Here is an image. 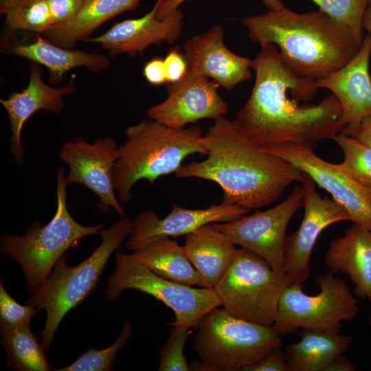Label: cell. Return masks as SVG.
I'll return each mask as SVG.
<instances>
[{
  "label": "cell",
  "mask_w": 371,
  "mask_h": 371,
  "mask_svg": "<svg viewBox=\"0 0 371 371\" xmlns=\"http://www.w3.org/2000/svg\"><path fill=\"white\" fill-rule=\"evenodd\" d=\"M186 1L187 0H162L157 9L156 17L164 18L171 12L179 8V6ZM262 2L269 10H278L284 7L280 0H262Z\"/></svg>",
  "instance_id": "74e56055"
},
{
  "label": "cell",
  "mask_w": 371,
  "mask_h": 371,
  "mask_svg": "<svg viewBox=\"0 0 371 371\" xmlns=\"http://www.w3.org/2000/svg\"><path fill=\"white\" fill-rule=\"evenodd\" d=\"M143 75L153 85L159 86L167 82L164 59L157 56L148 61L144 67Z\"/></svg>",
  "instance_id": "8d00e7d4"
},
{
  "label": "cell",
  "mask_w": 371,
  "mask_h": 371,
  "mask_svg": "<svg viewBox=\"0 0 371 371\" xmlns=\"http://www.w3.org/2000/svg\"><path fill=\"white\" fill-rule=\"evenodd\" d=\"M38 311L27 304L18 303L0 282V324L17 327L30 326L32 318Z\"/></svg>",
  "instance_id": "d6a6232c"
},
{
  "label": "cell",
  "mask_w": 371,
  "mask_h": 371,
  "mask_svg": "<svg viewBox=\"0 0 371 371\" xmlns=\"http://www.w3.org/2000/svg\"><path fill=\"white\" fill-rule=\"evenodd\" d=\"M185 253L201 278V287L214 288L235 256L236 245L214 223L185 236Z\"/></svg>",
  "instance_id": "7402d4cb"
},
{
  "label": "cell",
  "mask_w": 371,
  "mask_h": 371,
  "mask_svg": "<svg viewBox=\"0 0 371 371\" xmlns=\"http://www.w3.org/2000/svg\"><path fill=\"white\" fill-rule=\"evenodd\" d=\"M127 137L119 147L113 186L122 204L130 202L133 186L139 180L150 183L160 177L176 172L189 155H206L202 128L198 126L173 128L157 121L144 120L129 126Z\"/></svg>",
  "instance_id": "277c9868"
},
{
  "label": "cell",
  "mask_w": 371,
  "mask_h": 371,
  "mask_svg": "<svg viewBox=\"0 0 371 371\" xmlns=\"http://www.w3.org/2000/svg\"><path fill=\"white\" fill-rule=\"evenodd\" d=\"M249 210L239 205L221 203L204 209H187L172 204L170 212L160 218L155 211L145 210L133 221L126 248L135 251L161 238L186 236L208 223L237 220Z\"/></svg>",
  "instance_id": "2e32d148"
},
{
  "label": "cell",
  "mask_w": 371,
  "mask_h": 371,
  "mask_svg": "<svg viewBox=\"0 0 371 371\" xmlns=\"http://www.w3.org/2000/svg\"><path fill=\"white\" fill-rule=\"evenodd\" d=\"M133 221L122 217L100 232L101 243L80 264L71 267L62 256L43 286L29 297L27 304L46 313V322L41 333L45 351L65 315L81 303L95 289L111 255L123 244L132 231Z\"/></svg>",
  "instance_id": "5b68a950"
},
{
  "label": "cell",
  "mask_w": 371,
  "mask_h": 371,
  "mask_svg": "<svg viewBox=\"0 0 371 371\" xmlns=\"http://www.w3.org/2000/svg\"><path fill=\"white\" fill-rule=\"evenodd\" d=\"M371 37L366 34L354 57L344 67L317 80L318 87L328 89L341 107L340 124L358 125L371 115L370 59Z\"/></svg>",
  "instance_id": "d6986e66"
},
{
  "label": "cell",
  "mask_w": 371,
  "mask_h": 371,
  "mask_svg": "<svg viewBox=\"0 0 371 371\" xmlns=\"http://www.w3.org/2000/svg\"><path fill=\"white\" fill-rule=\"evenodd\" d=\"M1 344L7 354L8 365L18 371L55 370L45 358V350L28 326L0 324Z\"/></svg>",
  "instance_id": "4316f807"
},
{
  "label": "cell",
  "mask_w": 371,
  "mask_h": 371,
  "mask_svg": "<svg viewBox=\"0 0 371 371\" xmlns=\"http://www.w3.org/2000/svg\"><path fill=\"white\" fill-rule=\"evenodd\" d=\"M262 149L286 159L308 175L344 208L354 224L371 231V190L350 177L339 164L321 159L313 148L291 143Z\"/></svg>",
  "instance_id": "7c38bea8"
},
{
  "label": "cell",
  "mask_w": 371,
  "mask_h": 371,
  "mask_svg": "<svg viewBox=\"0 0 371 371\" xmlns=\"http://www.w3.org/2000/svg\"><path fill=\"white\" fill-rule=\"evenodd\" d=\"M183 53L190 71L212 79L228 91L253 76L251 60L227 47L219 25L188 39L183 45Z\"/></svg>",
  "instance_id": "e0dca14e"
},
{
  "label": "cell",
  "mask_w": 371,
  "mask_h": 371,
  "mask_svg": "<svg viewBox=\"0 0 371 371\" xmlns=\"http://www.w3.org/2000/svg\"><path fill=\"white\" fill-rule=\"evenodd\" d=\"M355 368L354 362L340 355L330 362L324 371H354Z\"/></svg>",
  "instance_id": "ab89813d"
},
{
  "label": "cell",
  "mask_w": 371,
  "mask_h": 371,
  "mask_svg": "<svg viewBox=\"0 0 371 371\" xmlns=\"http://www.w3.org/2000/svg\"><path fill=\"white\" fill-rule=\"evenodd\" d=\"M12 53L46 67L49 71V80L53 83L60 82L66 72L75 67L100 71L109 65L106 56L64 48L42 36L32 43L13 47Z\"/></svg>",
  "instance_id": "cb8c5ba5"
},
{
  "label": "cell",
  "mask_w": 371,
  "mask_h": 371,
  "mask_svg": "<svg viewBox=\"0 0 371 371\" xmlns=\"http://www.w3.org/2000/svg\"><path fill=\"white\" fill-rule=\"evenodd\" d=\"M218 87L210 78L188 70L182 80L168 84L167 98L150 106L147 115L150 120L173 128L223 116L228 106L217 92Z\"/></svg>",
  "instance_id": "9a60e30c"
},
{
  "label": "cell",
  "mask_w": 371,
  "mask_h": 371,
  "mask_svg": "<svg viewBox=\"0 0 371 371\" xmlns=\"http://www.w3.org/2000/svg\"><path fill=\"white\" fill-rule=\"evenodd\" d=\"M141 0H85L71 21L53 25L43 34L58 46L72 49L89 38L102 24L126 11H135Z\"/></svg>",
  "instance_id": "603a6c76"
},
{
  "label": "cell",
  "mask_w": 371,
  "mask_h": 371,
  "mask_svg": "<svg viewBox=\"0 0 371 371\" xmlns=\"http://www.w3.org/2000/svg\"><path fill=\"white\" fill-rule=\"evenodd\" d=\"M341 149L342 170L356 181L371 190V146L349 135L339 133L333 139Z\"/></svg>",
  "instance_id": "f1b7e54d"
},
{
  "label": "cell",
  "mask_w": 371,
  "mask_h": 371,
  "mask_svg": "<svg viewBox=\"0 0 371 371\" xmlns=\"http://www.w3.org/2000/svg\"><path fill=\"white\" fill-rule=\"evenodd\" d=\"M319 10L347 26L360 47L364 34L363 16L370 0H311Z\"/></svg>",
  "instance_id": "f546056e"
},
{
  "label": "cell",
  "mask_w": 371,
  "mask_h": 371,
  "mask_svg": "<svg viewBox=\"0 0 371 371\" xmlns=\"http://www.w3.org/2000/svg\"><path fill=\"white\" fill-rule=\"evenodd\" d=\"M196 328L193 348L200 362L192 363V370H243L282 346L272 326L238 318L224 307L207 312Z\"/></svg>",
  "instance_id": "52a82bcc"
},
{
  "label": "cell",
  "mask_w": 371,
  "mask_h": 371,
  "mask_svg": "<svg viewBox=\"0 0 371 371\" xmlns=\"http://www.w3.org/2000/svg\"><path fill=\"white\" fill-rule=\"evenodd\" d=\"M133 254L157 275L191 286H201V276L183 246L170 238L157 240Z\"/></svg>",
  "instance_id": "484cf974"
},
{
  "label": "cell",
  "mask_w": 371,
  "mask_h": 371,
  "mask_svg": "<svg viewBox=\"0 0 371 371\" xmlns=\"http://www.w3.org/2000/svg\"><path fill=\"white\" fill-rule=\"evenodd\" d=\"M41 71L38 65H32L27 87L21 91L12 93L8 99L0 100L10 120V151L17 164L24 161L21 132L26 121L41 110L60 113L64 106L63 97L73 93L75 89L73 80L60 88L47 85L42 79Z\"/></svg>",
  "instance_id": "ffe728a7"
},
{
  "label": "cell",
  "mask_w": 371,
  "mask_h": 371,
  "mask_svg": "<svg viewBox=\"0 0 371 371\" xmlns=\"http://www.w3.org/2000/svg\"><path fill=\"white\" fill-rule=\"evenodd\" d=\"M12 0H0V8H3L8 4Z\"/></svg>",
  "instance_id": "b9f144b4"
},
{
  "label": "cell",
  "mask_w": 371,
  "mask_h": 371,
  "mask_svg": "<svg viewBox=\"0 0 371 371\" xmlns=\"http://www.w3.org/2000/svg\"><path fill=\"white\" fill-rule=\"evenodd\" d=\"M85 0H47L53 25L73 19L81 10Z\"/></svg>",
  "instance_id": "836d02e7"
},
{
  "label": "cell",
  "mask_w": 371,
  "mask_h": 371,
  "mask_svg": "<svg viewBox=\"0 0 371 371\" xmlns=\"http://www.w3.org/2000/svg\"><path fill=\"white\" fill-rule=\"evenodd\" d=\"M168 84L182 80L188 72V65L183 52L178 47L172 48L164 59Z\"/></svg>",
  "instance_id": "e575fe53"
},
{
  "label": "cell",
  "mask_w": 371,
  "mask_h": 371,
  "mask_svg": "<svg viewBox=\"0 0 371 371\" xmlns=\"http://www.w3.org/2000/svg\"><path fill=\"white\" fill-rule=\"evenodd\" d=\"M298 342L284 352L290 371H324L350 346V335L302 328Z\"/></svg>",
  "instance_id": "d4e9b609"
},
{
  "label": "cell",
  "mask_w": 371,
  "mask_h": 371,
  "mask_svg": "<svg viewBox=\"0 0 371 371\" xmlns=\"http://www.w3.org/2000/svg\"><path fill=\"white\" fill-rule=\"evenodd\" d=\"M368 324L371 327V317L369 318Z\"/></svg>",
  "instance_id": "7bdbcfd3"
},
{
  "label": "cell",
  "mask_w": 371,
  "mask_h": 371,
  "mask_svg": "<svg viewBox=\"0 0 371 371\" xmlns=\"http://www.w3.org/2000/svg\"><path fill=\"white\" fill-rule=\"evenodd\" d=\"M65 168L59 167L56 176L57 207L47 224L36 223L21 236L4 234L1 250L21 266L27 292L33 295L50 276L56 262L70 247L85 236L100 234L103 225L85 226L71 215L67 204Z\"/></svg>",
  "instance_id": "8992f818"
},
{
  "label": "cell",
  "mask_w": 371,
  "mask_h": 371,
  "mask_svg": "<svg viewBox=\"0 0 371 371\" xmlns=\"http://www.w3.org/2000/svg\"><path fill=\"white\" fill-rule=\"evenodd\" d=\"M362 27L363 30L368 32V34L371 37V0L369 1L363 16Z\"/></svg>",
  "instance_id": "60d3db41"
},
{
  "label": "cell",
  "mask_w": 371,
  "mask_h": 371,
  "mask_svg": "<svg viewBox=\"0 0 371 371\" xmlns=\"http://www.w3.org/2000/svg\"><path fill=\"white\" fill-rule=\"evenodd\" d=\"M191 328L173 326L170 330L166 342L159 348L158 371H190L183 350Z\"/></svg>",
  "instance_id": "1f68e13d"
},
{
  "label": "cell",
  "mask_w": 371,
  "mask_h": 371,
  "mask_svg": "<svg viewBox=\"0 0 371 371\" xmlns=\"http://www.w3.org/2000/svg\"><path fill=\"white\" fill-rule=\"evenodd\" d=\"M120 151L115 141L110 137L98 138L90 144L81 137L63 144L60 159L69 168L65 183H80L99 198L98 208L104 213L115 210L121 217L125 211L115 193L113 172Z\"/></svg>",
  "instance_id": "4fadbf2b"
},
{
  "label": "cell",
  "mask_w": 371,
  "mask_h": 371,
  "mask_svg": "<svg viewBox=\"0 0 371 371\" xmlns=\"http://www.w3.org/2000/svg\"><path fill=\"white\" fill-rule=\"evenodd\" d=\"M299 183L303 192L304 215L298 229L286 236L284 273L291 283L303 284L310 276L311 254L322 232L335 223L350 218L337 202L319 195L315 183L308 175L303 172Z\"/></svg>",
  "instance_id": "5bb4252c"
},
{
  "label": "cell",
  "mask_w": 371,
  "mask_h": 371,
  "mask_svg": "<svg viewBox=\"0 0 371 371\" xmlns=\"http://www.w3.org/2000/svg\"><path fill=\"white\" fill-rule=\"evenodd\" d=\"M340 133L354 137L371 146V115L357 126L343 127Z\"/></svg>",
  "instance_id": "f35d334b"
},
{
  "label": "cell",
  "mask_w": 371,
  "mask_h": 371,
  "mask_svg": "<svg viewBox=\"0 0 371 371\" xmlns=\"http://www.w3.org/2000/svg\"><path fill=\"white\" fill-rule=\"evenodd\" d=\"M291 283L262 257L240 247L214 289L223 307L234 316L272 326L280 296Z\"/></svg>",
  "instance_id": "ba28073f"
},
{
  "label": "cell",
  "mask_w": 371,
  "mask_h": 371,
  "mask_svg": "<svg viewBox=\"0 0 371 371\" xmlns=\"http://www.w3.org/2000/svg\"><path fill=\"white\" fill-rule=\"evenodd\" d=\"M115 269L104 290L106 298L117 300L126 289L147 293L175 313L172 326L196 328L209 311L222 306L214 288H195L164 278L143 264L133 253L117 251Z\"/></svg>",
  "instance_id": "30bf717a"
},
{
  "label": "cell",
  "mask_w": 371,
  "mask_h": 371,
  "mask_svg": "<svg viewBox=\"0 0 371 371\" xmlns=\"http://www.w3.org/2000/svg\"><path fill=\"white\" fill-rule=\"evenodd\" d=\"M302 186H295L289 196L275 207L227 223L214 225L236 245L265 259L278 273H284V246L289 222L303 207Z\"/></svg>",
  "instance_id": "8fae6325"
},
{
  "label": "cell",
  "mask_w": 371,
  "mask_h": 371,
  "mask_svg": "<svg viewBox=\"0 0 371 371\" xmlns=\"http://www.w3.org/2000/svg\"><path fill=\"white\" fill-rule=\"evenodd\" d=\"M240 21L252 41L276 45L293 71L315 80L344 67L359 48L347 26L319 10L298 13L284 6Z\"/></svg>",
  "instance_id": "3957f363"
},
{
  "label": "cell",
  "mask_w": 371,
  "mask_h": 371,
  "mask_svg": "<svg viewBox=\"0 0 371 371\" xmlns=\"http://www.w3.org/2000/svg\"><path fill=\"white\" fill-rule=\"evenodd\" d=\"M255 82L234 122L254 144L264 148L291 143L314 148L333 139L343 128L341 107L332 94L308 104L319 89L317 80L302 76L284 60L277 47H262L251 60Z\"/></svg>",
  "instance_id": "6da1fadb"
},
{
  "label": "cell",
  "mask_w": 371,
  "mask_h": 371,
  "mask_svg": "<svg viewBox=\"0 0 371 371\" xmlns=\"http://www.w3.org/2000/svg\"><path fill=\"white\" fill-rule=\"evenodd\" d=\"M315 282L320 289L315 295L304 293L303 284L297 283H291L283 291L272 325L280 336L298 328L339 333L343 322H350L357 315L358 301L345 280L328 271Z\"/></svg>",
  "instance_id": "9c48e42d"
},
{
  "label": "cell",
  "mask_w": 371,
  "mask_h": 371,
  "mask_svg": "<svg viewBox=\"0 0 371 371\" xmlns=\"http://www.w3.org/2000/svg\"><path fill=\"white\" fill-rule=\"evenodd\" d=\"M207 157L181 166L177 178L195 177L216 183L221 203L251 210L279 200L287 188L300 182L303 172L283 158L251 142L233 120L223 116L203 135Z\"/></svg>",
  "instance_id": "7a4b0ae2"
},
{
  "label": "cell",
  "mask_w": 371,
  "mask_h": 371,
  "mask_svg": "<svg viewBox=\"0 0 371 371\" xmlns=\"http://www.w3.org/2000/svg\"><path fill=\"white\" fill-rule=\"evenodd\" d=\"M133 333L131 323L125 322L122 332L111 346L103 349L90 348L69 366L56 371H111L118 351Z\"/></svg>",
  "instance_id": "4dcf8cb0"
},
{
  "label": "cell",
  "mask_w": 371,
  "mask_h": 371,
  "mask_svg": "<svg viewBox=\"0 0 371 371\" xmlns=\"http://www.w3.org/2000/svg\"><path fill=\"white\" fill-rule=\"evenodd\" d=\"M0 11L12 30L43 34L53 26L47 0H12Z\"/></svg>",
  "instance_id": "83f0119b"
},
{
  "label": "cell",
  "mask_w": 371,
  "mask_h": 371,
  "mask_svg": "<svg viewBox=\"0 0 371 371\" xmlns=\"http://www.w3.org/2000/svg\"><path fill=\"white\" fill-rule=\"evenodd\" d=\"M329 271L350 277L355 294L371 302V231L353 224L329 243L324 256Z\"/></svg>",
  "instance_id": "44dd1931"
},
{
  "label": "cell",
  "mask_w": 371,
  "mask_h": 371,
  "mask_svg": "<svg viewBox=\"0 0 371 371\" xmlns=\"http://www.w3.org/2000/svg\"><path fill=\"white\" fill-rule=\"evenodd\" d=\"M243 371H290L280 348L268 353L256 363L243 368Z\"/></svg>",
  "instance_id": "d590c367"
},
{
  "label": "cell",
  "mask_w": 371,
  "mask_h": 371,
  "mask_svg": "<svg viewBox=\"0 0 371 371\" xmlns=\"http://www.w3.org/2000/svg\"><path fill=\"white\" fill-rule=\"evenodd\" d=\"M162 0H157L153 9L138 19L115 23L104 34L89 37L85 41L97 43L109 51L111 56L142 54L151 44L175 43L181 36L184 14L179 8L163 19L156 13Z\"/></svg>",
  "instance_id": "ac0fdd59"
}]
</instances>
